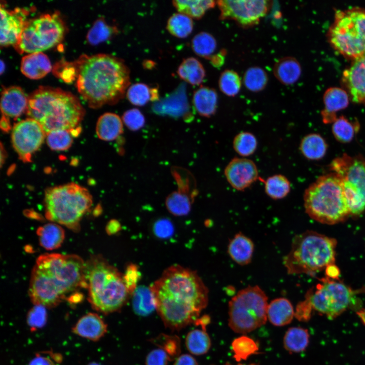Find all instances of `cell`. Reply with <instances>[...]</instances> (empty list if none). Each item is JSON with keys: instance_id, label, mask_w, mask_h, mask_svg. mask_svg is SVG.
Masks as SVG:
<instances>
[{"instance_id": "obj_1", "label": "cell", "mask_w": 365, "mask_h": 365, "mask_svg": "<svg viewBox=\"0 0 365 365\" xmlns=\"http://www.w3.org/2000/svg\"><path fill=\"white\" fill-rule=\"evenodd\" d=\"M150 288L156 310L172 331L194 323L208 303V289L201 277L178 265L167 268Z\"/></svg>"}, {"instance_id": "obj_2", "label": "cell", "mask_w": 365, "mask_h": 365, "mask_svg": "<svg viewBox=\"0 0 365 365\" xmlns=\"http://www.w3.org/2000/svg\"><path fill=\"white\" fill-rule=\"evenodd\" d=\"M75 64L78 91L90 107L114 104L126 93L130 70L121 58L107 54L83 55Z\"/></svg>"}, {"instance_id": "obj_3", "label": "cell", "mask_w": 365, "mask_h": 365, "mask_svg": "<svg viewBox=\"0 0 365 365\" xmlns=\"http://www.w3.org/2000/svg\"><path fill=\"white\" fill-rule=\"evenodd\" d=\"M86 263L78 256L45 253L32 269L29 295L35 305L53 306L79 288H87Z\"/></svg>"}, {"instance_id": "obj_4", "label": "cell", "mask_w": 365, "mask_h": 365, "mask_svg": "<svg viewBox=\"0 0 365 365\" xmlns=\"http://www.w3.org/2000/svg\"><path fill=\"white\" fill-rule=\"evenodd\" d=\"M26 113L41 125L47 134L54 130L77 129L85 111L71 93L59 88L40 86L28 97Z\"/></svg>"}, {"instance_id": "obj_5", "label": "cell", "mask_w": 365, "mask_h": 365, "mask_svg": "<svg viewBox=\"0 0 365 365\" xmlns=\"http://www.w3.org/2000/svg\"><path fill=\"white\" fill-rule=\"evenodd\" d=\"M89 300L93 307L104 313L120 310L130 295L123 274L101 256H94L85 265Z\"/></svg>"}, {"instance_id": "obj_6", "label": "cell", "mask_w": 365, "mask_h": 365, "mask_svg": "<svg viewBox=\"0 0 365 365\" xmlns=\"http://www.w3.org/2000/svg\"><path fill=\"white\" fill-rule=\"evenodd\" d=\"M337 241L312 231L293 238L289 251L283 264L288 274H313L334 265Z\"/></svg>"}, {"instance_id": "obj_7", "label": "cell", "mask_w": 365, "mask_h": 365, "mask_svg": "<svg viewBox=\"0 0 365 365\" xmlns=\"http://www.w3.org/2000/svg\"><path fill=\"white\" fill-rule=\"evenodd\" d=\"M303 200L307 214L321 223L337 224L350 215L341 180L334 172L321 175L310 185Z\"/></svg>"}, {"instance_id": "obj_8", "label": "cell", "mask_w": 365, "mask_h": 365, "mask_svg": "<svg viewBox=\"0 0 365 365\" xmlns=\"http://www.w3.org/2000/svg\"><path fill=\"white\" fill-rule=\"evenodd\" d=\"M92 204V198L88 190L74 182L45 191L46 218L74 231L80 230L81 219Z\"/></svg>"}, {"instance_id": "obj_9", "label": "cell", "mask_w": 365, "mask_h": 365, "mask_svg": "<svg viewBox=\"0 0 365 365\" xmlns=\"http://www.w3.org/2000/svg\"><path fill=\"white\" fill-rule=\"evenodd\" d=\"M332 47L354 60L365 53V9L355 7L337 10L326 34Z\"/></svg>"}, {"instance_id": "obj_10", "label": "cell", "mask_w": 365, "mask_h": 365, "mask_svg": "<svg viewBox=\"0 0 365 365\" xmlns=\"http://www.w3.org/2000/svg\"><path fill=\"white\" fill-rule=\"evenodd\" d=\"M268 298L258 285L239 290L228 304V325L236 333L245 334L265 324Z\"/></svg>"}, {"instance_id": "obj_11", "label": "cell", "mask_w": 365, "mask_h": 365, "mask_svg": "<svg viewBox=\"0 0 365 365\" xmlns=\"http://www.w3.org/2000/svg\"><path fill=\"white\" fill-rule=\"evenodd\" d=\"M353 294L344 283L325 279L308 291L305 300L298 305L295 316L306 320L313 309L329 317H335L349 307Z\"/></svg>"}, {"instance_id": "obj_12", "label": "cell", "mask_w": 365, "mask_h": 365, "mask_svg": "<svg viewBox=\"0 0 365 365\" xmlns=\"http://www.w3.org/2000/svg\"><path fill=\"white\" fill-rule=\"evenodd\" d=\"M330 168L341 180L350 214L360 215L365 209V157L344 154L334 159Z\"/></svg>"}, {"instance_id": "obj_13", "label": "cell", "mask_w": 365, "mask_h": 365, "mask_svg": "<svg viewBox=\"0 0 365 365\" xmlns=\"http://www.w3.org/2000/svg\"><path fill=\"white\" fill-rule=\"evenodd\" d=\"M65 29L64 23L58 12L41 15L28 19L14 47L20 53L42 52L59 43Z\"/></svg>"}, {"instance_id": "obj_14", "label": "cell", "mask_w": 365, "mask_h": 365, "mask_svg": "<svg viewBox=\"0 0 365 365\" xmlns=\"http://www.w3.org/2000/svg\"><path fill=\"white\" fill-rule=\"evenodd\" d=\"M220 20H232L240 26L257 24L269 11L271 1L266 0H219L216 1Z\"/></svg>"}, {"instance_id": "obj_15", "label": "cell", "mask_w": 365, "mask_h": 365, "mask_svg": "<svg viewBox=\"0 0 365 365\" xmlns=\"http://www.w3.org/2000/svg\"><path fill=\"white\" fill-rule=\"evenodd\" d=\"M46 136L41 125L28 118L14 125L11 135L13 147L22 161L29 162L32 154L42 144Z\"/></svg>"}, {"instance_id": "obj_16", "label": "cell", "mask_w": 365, "mask_h": 365, "mask_svg": "<svg viewBox=\"0 0 365 365\" xmlns=\"http://www.w3.org/2000/svg\"><path fill=\"white\" fill-rule=\"evenodd\" d=\"M224 173L229 184L238 191L245 190L260 178L256 163L243 157L231 159L225 167Z\"/></svg>"}, {"instance_id": "obj_17", "label": "cell", "mask_w": 365, "mask_h": 365, "mask_svg": "<svg viewBox=\"0 0 365 365\" xmlns=\"http://www.w3.org/2000/svg\"><path fill=\"white\" fill-rule=\"evenodd\" d=\"M1 46H15L27 23L28 11L23 8H16L13 10L7 9L1 5Z\"/></svg>"}, {"instance_id": "obj_18", "label": "cell", "mask_w": 365, "mask_h": 365, "mask_svg": "<svg viewBox=\"0 0 365 365\" xmlns=\"http://www.w3.org/2000/svg\"><path fill=\"white\" fill-rule=\"evenodd\" d=\"M342 83L353 102L365 104V53L344 70Z\"/></svg>"}, {"instance_id": "obj_19", "label": "cell", "mask_w": 365, "mask_h": 365, "mask_svg": "<svg viewBox=\"0 0 365 365\" xmlns=\"http://www.w3.org/2000/svg\"><path fill=\"white\" fill-rule=\"evenodd\" d=\"M185 91L184 86L179 87L168 96L156 102L153 106L154 112L161 115L190 119L189 106Z\"/></svg>"}, {"instance_id": "obj_20", "label": "cell", "mask_w": 365, "mask_h": 365, "mask_svg": "<svg viewBox=\"0 0 365 365\" xmlns=\"http://www.w3.org/2000/svg\"><path fill=\"white\" fill-rule=\"evenodd\" d=\"M349 95L341 88L332 87L327 89L323 96L324 108L321 112L324 124L333 123L337 118V113L346 108L349 103Z\"/></svg>"}, {"instance_id": "obj_21", "label": "cell", "mask_w": 365, "mask_h": 365, "mask_svg": "<svg viewBox=\"0 0 365 365\" xmlns=\"http://www.w3.org/2000/svg\"><path fill=\"white\" fill-rule=\"evenodd\" d=\"M28 97L23 89L17 86L4 88L1 92V109L2 115L17 118L26 111Z\"/></svg>"}, {"instance_id": "obj_22", "label": "cell", "mask_w": 365, "mask_h": 365, "mask_svg": "<svg viewBox=\"0 0 365 365\" xmlns=\"http://www.w3.org/2000/svg\"><path fill=\"white\" fill-rule=\"evenodd\" d=\"M254 245L252 240L241 232L230 240L227 252L231 259L240 266L249 264L252 259Z\"/></svg>"}, {"instance_id": "obj_23", "label": "cell", "mask_w": 365, "mask_h": 365, "mask_svg": "<svg viewBox=\"0 0 365 365\" xmlns=\"http://www.w3.org/2000/svg\"><path fill=\"white\" fill-rule=\"evenodd\" d=\"M51 68L49 58L42 52L28 53L22 58L20 62L21 72L32 79L44 77Z\"/></svg>"}, {"instance_id": "obj_24", "label": "cell", "mask_w": 365, "mask_h": 365, "mask_svg": "<svg viewBox=\"0 0 365 365\" xmlns=\"http://www.w3.org/2000/svg\"><path fill=\"white\" fill-rule=\"evenodd\" d=\"M73 331L80 336L96 341L106 333L107 325L97 314L88 313L78 320Z\"/></svg>"}, {"instance_id": "obj_25", "label": "cell", "mask_w": 365, "mask_h": 365, "mask_svg": "<svg viewBox=\"0 0 365 365\" xmlns=\"http://www.w3.org/2000/svg\"><path fill=\"white\" fill-rule=\"evenodd\" d=\"M273 72L275 78L282 84L291 85L299 79L302 68L300 62L294 57L286 56L277 60Z\"/></svg>"}, {"instance_id": "obj_26", "label": "cell", "mask_w": 365, "mask_h": 365, "mask_svg": "<svg viewBox=\"0 0 365 365\" xmlns=\"http://www.w3.org/2000/svg\"><path fill=\"white\" fill-rule=\"evenodd\" d=\"M267 314V319L276 326L287 325L295 316L291 302L285 298H278L272 300L268 304Z\"/></svg>"}, {"instance_id": "obj_27", "label": "cell", "mask_w": 365, "mask_h": 365, "mask_svg": "<svg viewBox=\"0 0 365 365\" xmlns=\"http://www.w3.org/2000/svg\"><path fill=\"white\" fill-rule=\"evenodd\" d=\"M217 93L212 88L202 86L193 94V105L201 116L210 117L214 115L217 107Z\"/></svg>"}, {"instance_id": "obj_28", "label": "cell", "mask_w": 365, "mask_h": 365, "mask_svg": "<svg viewBox=\"0 0 365 365\" xmlns=\"http://www.w3.org/2000/svg\"><path fill=\"white\" fill-rule=\"evenodd\" d=\"M123 131L122 120L117 114L106 113L98 118L96 132L100 139L104 141H112L118 138Z\"/></svg>"}, {"instance_id": "obj_29", "label": "cell", "mask_w": 365, "mask_h": 365, "mask_svg": "<svg viewBox=\"0 0 365 365\" xmlns=\"http://www.w3.org/2000/svg\"><path fill=\"white\" fill-rule=\"evenodd\" d=\"M327 144L325 139L319 134L310 133L301 139L299 150L302 155L310 160H318L326 154Z\"/></svg>"}, {"instance_id": "obj_30", "label": "cell", "mask_w": 365, "mask_h": 365, "mask_svg": "<svg viewBox=\"0 0 365 365\" xmlns=\"http://www.w3.org/2000/svg\"><path fill=\"white\" fill-rule=\"evenodd\" d=\"M177 73L181 79L194 86L201 84L205 77L203 65L194 57L185 59L179 65Z\"/></svg>"}, {"instance_id": "obj_31", "label": "cell", "mask_w": 365, "mask_h": 365, "mask_svg": "<svg viewBox=\"0 0 365 365\" xmlns=\"http://www.w3.org/2000/svg\"><path fill=\"white\" fill-rule=\"evenodd\" d=\"M36 234L41 245L48 250L59 247L65 237L63 229L55 223H48L40 227Z\"/></svg>"}, {"instance_id": "obj_32", "label": "cell", "mask_w": 365, "mask_h": 365, "mask_svg": "<svg viewBox=\"0 0 365 365\" xmlns=\"http://www.w3.org/2000/svg\"><path fill=\"white\" fill-rule=\"evenodd\" d=\"M195 196L187 191L178 189L167 197L165 201L166 208L174 215H187L191 210Z\"/></svg>"}, {"instance_id": "obj_33", "label": "cell", "mask_w": 365, "mask_h": 365, "mask_svg": "<svg viewBox=\"0 0 365 365\" xmlns=\"http://www.w3.org/2000/svg\"><path fill=\"white\" fill-rule=\"evenodd\" d=\"M172 4L178 13L199 19L207 10L213 8L216 2L212 0H177L172 1Z\"/></svg>"}, {"instance_id": "obj_34", "label": "cell", "mask_w": 365, "mask_h": 365, "mask_svg": "<svg viewBox=\"0 0 365 365\" xmlns=\"http://www.w3.org/2000/svg\"><path fill=\"white\" fill-rule=\"evenodd\" d=\"M309 342V335L307 330L300 326L289 328L283 337L284 348L290 353L303 351L307 347Z\"/></svg>"}, {"instance_id": "obj_35", "label": "cell", "mask_w": 365, "mask_h": 365, "mask_svg": "<svg viewBox=\"0 0 365 365\" xmlns=\"http://www.w3.org/2000/svg\"><path fill=\"white\" fill-rule=\"evenodd\" d=\"M131 296L132 308L137 315L146 316L156 310L154 298L150 288L137 287Z\"/></svg>"}, {"instance_id": "obj_36", "label": "cell", "mask_w": 365, "mask_h": 365, "mask_svg": "<svg viewBox=\"0 0 365 365\" xmlns=\"http://www.w3.org/2000/svg\"><path fill=\"white\" fill-rule=\"evenodd\" d=\"M185 345L192 354L202 355L209 351L211 342L205 330L195 329L187 334L185 338Z\"/></svg>"}, {"instance_id": "obj_37", "label": "cell", "mask_w": 365, "mask_h": 365, "mask_svg": "<svg viewBox=\"0 0 365 365\" xmlns=\"http://www.w3.org/2000/svg\"><path fill=\"white\" fill-rule=\"evenodd\" d=\"M264 190L267 195L274 200L286 197L291 190L290 182L288 178L281 174H275L263 180Z\"/></svg>"}, {"instance_id": "obj_38", "label": "cell", "mask_w": 365, "mask_h": 365, "mask_svg": "<svg viewBox=\"0 0 365 365\" xmlns=\"http://www.w3.org/2000/svg\"><path fill=\"white\" fill-rule=\"evenodd\" d=\"M358 121L349 120L344 116H341L333 123L332 130L333 135L342 143L350 142L359 129Z\"/></svg>"}, {"instance_id": "obj_39", "label": "cell", "mask_w": 365, "mask_h": 365, "mask_svg": "<svg viewBox=\"0 0 365 365\" xmlns=\"http://www.w3.org/2000/svg\"><path fill=\"white\" fill-rule=\"evenodd\" d=\"M166 29L174 36L185 38L188 36L193 30L192 18L180 13L173 14L167 21Z\"/></svg>"}, {"instance_id": "obj_40", "label": "cell", "mask_w": 365, "mask_h": 365, "mask_svg": "<svg viewBox=\"0 0 365 365\" xmlns=\"http://www.w3.org/2000/svg\"><path fill=\"white\" fill-rule=\"evenodd\" d=\"M268 82V76L266 71L258 66L248 68L243 76V83L245 87L252 92H259L263 90Z\"/></svg>"}, {"instance_id": "obj_41", "label": "cell", "mask_w": 365, "mask_h": 365, "mask_svg": "<svg viewBox=\"0 0 365 365\" xmlns=\"http://www.w3.org/2000/svg\"><path fill=\"white\" fill-rule=\"evenodd\" d=\"M191 47L198 56L210 59L216 50L217 43L214 37L207 32H200L192 39Z\"/></svg>"}, {"instance_id": "obj_42", "label": "cell", "mask_w": 365, "mask_h": 365, "mask_svg": "<svg viewBox=\"0 0 365 365\" xmlns=\"http://www.w3.org/2000/svg\"><path fill=\"white\" fill-rule=\"evenodd\" d=\"M118 32V28L108 24L102 18L97 19L94 22L87 34L88 42L96 45L107 41Z\"/></svg>"}, {"instance_id": "obj_43", "label": "cell", "mask_w": 365, "mask_h": 365, "mask_svg": "<svg viewBox=\"0 0 365 365\" xmlns=\"http://www.w3.org/2000/svg\"><path fill=\"white\" fill-rule=\"evenodd\" d=\"M233 357L237 361L246 360L250 356L258 353V345L251 338L242 335L235 338L231 344Z\"/></svg>"}, {"instance_id": "obj_44", "label": "cell", "mask_w": 365, "mask_h": 365, "mask_svg": "<svg viewBox=\"0 0 365 365\" xmlns=\"http://www.w3.org/2000/svg\"><path fill=\"white\" fill-rule=\"evenodd\" d=\"M258 140L251 132L242 131L233 138L232 145L234 151L240 156L246 158L253 155L258 148Z\"/></svg>"}, {"instance_id": "obj_45", "label": "cell", "mask_w": 365, "mask_h": 365, "mask_svg": "<svg viewBox=\"0 0 365 365\" xmlns=\"http://www.w3.org/2000/svg\"><path fill=\"white\" fill-rule=\"evenodd\" d=\"M220 91L229 97H234L240 92L241 79L238 73L232 69H226L220 75L218 81Z\"/></svg>"}, {"instance_id": "obj_46", "label": "cell", "mask_w": 365, "mask_h": 365, "mask_svg": "<svg viewBox=\"0 0 365 365\" xmlns=\"http://www.w3.org/2000/svg\"><path fill=\"white\" fill-rule=\"evenodd\" d=\"M151 342L158 348L164 350L169 356L171 360L175 359L180 352V340L176 335L161 334L151 339Z\"/></svg>"}, {"instance_id": "obj_47", "label": "cell", "mask_w": 365, "mask_h": 365, "mask_svg": "<svg viewBox=\"0 0 365 365\" xmlns=\"http://www.w3.org/2000/svg\"><path fill=\"white\" fill-rule=\"evenodd\" d=\"M75 129L57 130L47 133V144L53 150L62 151L68 149L72 144V136L74 134L73 131Z\"/></svg>"}, {"instance_id": "obj_48", "label": "cell", "mask_w": 365, "mask_h": 365, "mask_svg": "<svg viewBox=\"0 0 365 365\" xmlns=\"http://www.w3.org/2000/svg\"><path fill=\"white\" fill-rule=\"evenodd\" d=\"M126 95L132 104L143 106L151 99V88L144 83H135L128 87Z\"/></svg>"}, {"instance_id": "obj_49", "label": "cell", "mask_w": 365, "mask_h": 365, "mask_svg": "<svg viewBox=\"0 0 365 365\" xmlns=\"http://www.w3.org/2000/svg\"><path fill=\"white\" fill-rule=\"evenodd\" d=\"M122 121L129 129L132 131L139 130L145 122L143 115L137 108H132L125 112L122 116Z\"/></svg>"}, {"instance_id": "obj_50", "label": "cell", "mask_w": 365, "mask_h": 365, "mask_svg": "<svg viewBox=\"0 0 365 365\" xmlns=\"http://www.w3.org/2000/svg\"><path fill=\"white\" fill-rule=\"evenodd\" d=\"M45 307L42 305H35L29 311L27 320L28 325L32 328H40L45 324L47 318Z\"/></svg>"}, {"instance_id": "obj_51", "label": "cell", "mask_w": 365, "mask_h": 365, "mask_svg": "<svg viewBox=\"0 0 365 365\" xmlns=\"http://www.w3.org/2000/svg\"><path fill=\"white\" fill-rule=\"evenodd\" d=\"M140 277L141 273L138 266L134 264H130L126 267L123 278L130 296L137 288V284Z\"/></svg>"}, {"instance_id": "obj_52", "label": "cell", "mask_w": 365, "mask_h": 365, "mask_svg": "<svg viewBox=\"0 0 365 365\" xmlns=\"http://www.w3.org/2000/svg\"><path fill=\"white\" fill-rule=\"evenodd\" d=\"M171 359L168 354L163 349L157 348L151 350L147 355L145 365H168Z\"/></svg>"}, {"instance_id": "obj_53", "label": "cell", "mask_w": 365, "mask_h": 365, "mask_svg": "<svg viewBox=\"0 0 365 365\" xmlns=\"http://www.w3.org/2000/svg\"><path fill=\"white\" fill-rule=\"evenodd\" d=\"M153 231L156 236L160 238H166L173 233V226L168 219L162 218L157 221L153 226Z\"/></svg>"}, {"instance_id": "obj_54", "label": "cell", "mask_w": 365, "mask_h": 365, "mask_svg": "<svg viewBox=\"0 0 365 365\" xmlns=\"http://www.w3.org/2000/svg\"><path fill=\"white\" fill-rule=\"evenodd\" d=\"M173 365H199V364L192 355L182 354L175 359Z\"/></svg>"}, {"instance_id": "obj_55", "label": "cell", "mask_w": 365, "mask_h": 365, "mask_svg": "<svg viewBox=\"0 0 365 365\" xmlns=\"http://www.w3.org/2000/svg\"><path fill=\"white\" fill-rule=\"evenodd\" d=\"M29 365H58L48 357L36 356L29 362Z\"/></svg>"}, {"instance_id": "obj_56", "label": "cell", "mask_w": 365, "mask_h": 365, "mask_svg": "<svg viewBox=\"0 0 365 365\" xmlns=\"http://www.w3.org/2000/svg\"><path fill=\"white\" fill-rule=\"evenodd\" d=\"M121 225L116 220H112L110 221L106 227L107 233L110 234H115L121 229Z\"/></svg>"}, {"instance_id": "obj_57", "label": "cell", "mask_w": 365, "mask_h": 365, "mask_svg": "<svg viewBox=\"0 0 365 365\" xmlns=\"http://www.w3.org/2000/svg\"><path fill=\"white\" fill-rule=\"evenodd\" d=\"M209 317L207 315H204L201 317H199L194 323L201 326L202 329L205 330L206 326L209 323Z\"/></svg>"}, {"instance_id": "obj_58", "label": "cell", "mask_w": 365, "mask_h": 365, "mask_svg": "<svg viewBox=\"0 0 365 365\" xmlns=\"http://www.w3.org/2000/svg\"><path fill=\"white\" fill-rule=\"evenodd\" d=\"M326 271L327 275L333 278H336L339 273L338 269L334 265L327 267Z\"/></svg>"}, {"instance_id": "obj_59", "label": "cell", "mask_w": 365, "mask_h": 365, "mask_svg": "<svg viewBox=\"0 0 365 365\" xmlns=\"http://www.w3.org/2000/svg\"><path fill=\"white\" fill-rule=\"evenodd\" d=\"M1 125L2 129L4 131L9 130L10 128V125L9 124L8 118L2 115L1 120Z\"/></svg>"}, {"instance_id": "obj_60", "label": "cell", "mask_w": 365, "mask_h": 365, "mask_svg": "<svg viewBox=\"0 0 365 365\" xmlns=\"http://www.w3.org/2000/svg\"><path fill=\"white\" fill-rule=\"evenodd\" d=\"M151 95L152 101H158L159 100V92L157 88H151Z\"/></svg>"}, {"instance_id": "obj_61", "label": "cell", "mask_w": 365, "mask_h": 365, "mask_svg": "<svg viewBox=\"0 0 365 365\" xmlns=\"http://www.w3.org/2000/svg\"><path fill=\"white\" fill-rule=\"evenodd\" d=\"M0 62H1L0 71H1V74H2L3 71L5 69V64L2 60H1Z\"/></svg>"}, {"instance_id": "obj_62", "label": "cell", "mask_w": 365, "mask_h": 365, "mask_svg": "<svg viewBox=\"0 0 365 365\" xmlns=\"http://www.w3.org/2000/svg\"><path fill=\"white\" fill-rule=\"evenodd\" d=\"M224 365H235V364H233L231 363H230V362H227L225 363ZM236 365H256V364H254V363L243 364V363H238L237 364H236Z\"/></svg>"}, {"instance_id": "obj_63", "label": "cell", "mask_w": 365, "mask_h": 365, "mask_svg": "<svg viewBox=\"0 0 365 365\" xmlns=\"http://www.w3.org/2000/svg\"><path fill=\"white\" fill-rule=\"evenodd\" d=\"M88 365H100V364H99L98 363H97L96 362H91Z\"/></svg>"}]
</instances>
